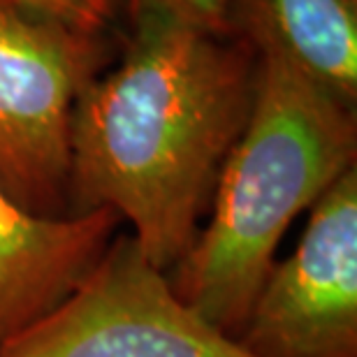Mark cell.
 Listing matches in <instances>:
<instances>
[{
	"label": "cell",
	"mask_w": 357,
	"mask_h": 357,
	"mask_svg": "<svg viewBox=\"0 0 357 357\" xmlns=\"http://www.w3.org/2000/svg\"><path fill=\"white\" fill-rule=\"evenodd\" d=\"M258 54L232 35L135 19L121 63L82 91L70 126V218L116 211L155 269L199 232L220 169L244 132Z\"/></svg>",
	"instance_id": "6da1fadb"
},
{
	"label": "cell",
	"mask_w": 357,
	"mask_h": 357,
	"mask_svg": "<svg viewBox=\"0 0 357 357\" xmlns=\"http://www.w3.org/2000/svg\"><path fill=\"white\" fill-rule=\"evenodd\" d=\"M355 165L357 107L258 56L251 116L223 162L206 225L167 271L176 297L237 339L292 220Z\"/></svg>",
	"instance_id": "7a4b0ae2"
},
{
	"label": "cell",
	"mask_w": 357,
	"mask_h": 357,
	"mask_svg": "<svg viewBox=\"0 0 357 357\" xmlns=\"http://www.w3.org/2000/svg\"><path fill=\"white\" fill-rule=\"evenodd\" d=\"M98 33L0 0V190L19 209L70 218V126L102 70Z\"/></svg>",
	"instance_id": "3957f363"
},
{
	"label": "cell",
	"mask_w": 357,
	"mask_h": 357,
	"mask_svg": "<svg viewBox=\"0 0 357 357\" xmlns=\"http://www.w3.org/2000/svg\"><path fill=\"white\" fill-rule=\"evenodd\" d=\"M0 357H251L176 297L137 239L114 234L91 274Z\"/></svg>",
	"instance_id": "277c9868"
},
{
	"label": "cell",
	"mask_w": 357,
	"mask_h": 357,
	"mask_svg": "<svg viewBox=\"0 0 357 357\" xmlns=\"http://www.w3.org/2000/svg\"><path fill=\"white\" fill-rule=\"evenodd\" d=\"M309 211L234 339L251 357H357V165Z\"/></svg>",
	"instance_id": "5b68a950"
},
{
	"label": "cell",
	"mask_w": 357,
	"mask_h": 357,
	"mask_svg": "<svg viewBox=\"0 0 357 357\" xmlns=\"http://www.w3.org/2000/svg\"><path fill=\"white\" fill-rule=\"evenodd\" d=\"M121 223L112 209L33 216L0 190V351L91 274Z\"/></svg>",
	"instance_id": "8992f818"
},
{
	"label": "cell",
	"mask_w": 357,
	"mask_h": 357,
	"mask_svg": "<svg viewBox=\"0 0 357 357\" xmlns=\"http://www.w3.org/2000/svg\"><path fill=\"white\" fill-rule=\"evenodd\" d=\"M230 35L357 107V0H230Z\"/></svg>",
	"instance_id": "52a82bcc"
},
{
	"label": "cell",
	"mask_w": 357,
	"mask_h": 357,
	"mask_svg": "<svg viewBox=\"0 0 357 357\" xmlns=\"http://www.w3.org/2000/svg\"><path fill=\"white\" fill-rule=\"evenodd\" d=\"M123 3H128L132 21L139 17H158L197 31L230 35L227 26L230 0H123Z\"/></svg>",
	"instance_id": "ba28073f"
},
{
	"label": "cell",
	"mask_w": 357,
	"mask_h": 357,
	"mask_svg": "<svg viewBox=\"0 0 357 357\" xmlns=\"http://www.w3.org/2000/svg\"><path fill=\"white\" fill-rule=\"evenodd\" d=\"M19 3L40 7V10L70 21V24L100 33L114 17L119 0H19Z\"/></svg>",
	"instance_id": "9c48e42d"
}]
</instances>
